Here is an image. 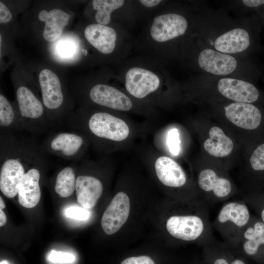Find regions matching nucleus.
<instances>
[{"mask_svg": "<svg viewBox=\"0 0 264 264\" xmlns=\"http://www.w3.org/2000/svg\"><path fill=\"white\" fill-rule=\"evenodd\" d=\"M261 219L262 220V221L264 223V208L262 210L261 212Z\"/></svg>", "mask_w": 264, "mask_h": 264, "instance_id": "36", "label": "nucleus"}, {"mask_svg": "<svg viewBox=\"0 0 264 264\" xmlns=\"http://www.w3.org/2000/svg\"><path fill=\"white\" fill-rule=\"evenodd\" d=\"M0 264H8L7 261H3L0 262Z\"/></svg>", "mask_w": 264, "mask_h": 264, "instance_id": "37", "label": "nucleus"}, {"mask_svg": "<svg viewBox=\"0 0 264 264\" xmlns=\"http://www.w3.org/2000/svg\"><path fill=\"white\" fill-rule=\"evenodd\" d=\"M198 6L170 2L148 21L134 45L166 63L178 60L197 37Z\"/></svg>", "mask_w": 264, "mask_h": 264, "instance_id": "1", "label": "nucleus"}, {"mask_svg": "<svg viewBox=\"0 0 264 264\" xmlns=\"http://www.w3.org/2000/svg\"><path fill=\"white\" fill-rule=\"evenodd\" d=\"M75 191L78 203L85 209H91L102 196L103 185L94 176L80 175L76 177Z\"/></svg>", "mask_w": 264, "mask_h": 264, "instance_id": "19", "label": "nucleus"}, {"mask_svg": "<svg viewBox=\"0 0 264 264\" xmlns=\"http://www.w3.org/2000/svg\"><path fill=\"white\" fill-rule=\"evenodd\" d=\"M202 140L203 151L217 159L228 157L234 152L235 144L232 138L217 125L209 126Z\"/></svg>", "mask_w": 264, "mask_h": 264, "instance_id": "17", "label": "nucleus"}, {"mask_svg": "<svg viewBox=\"0 0 264 264\" xmlns=\"http://www.w3.org/2000/svg\"><path fill=\"white\" fill-rule=\"evenodd\" d=\"M155 170L158 179L166 186L180 188L187 183V177L182 167L169 156L159 157L155 162Z\"/></svg>", "mask_w": 264, "mask_h": 264, "instance_id": "18", "label": "nucleus"}, {"mask_svg": "<svg viewBox=\"0 0 264 264\" xmlns=\"http://www.w3.org/2000/svg\"><path fill=\"white\" fill-rule=\"evenodd\" d=\"M133 1L137 21L147 22L170 2V1L162 0H137Z\"/></svg>", "mask_w": 264, "mask_h": 264, "instance_id": "25", "label": "nucleus"}, {"mask_svg": "<svg viewBox=\"0 0 264 264\" xmlns=\"http://www.w3.org/2000/svg\"><path fill=\"white\" fill-rule=\"evenodd\" d=\"M65 215L75 220H84L88 218L89 213L83 207L70 206L66 209Z\"/></svg>", "mask_w": 264, "mask_h": 264, "instance_id": "27", "label": "nucleus"}, {"mask_svg": "<svg viewBox=\"0 0 264 264\" xmlns=\"http://www.w3.org/2000/svg\"><path fill=\"white\" fill-rule=\"evenodd\" d=\"M167 144L170 153L177 155L180 150V140L178 130L176 128L171 129L167 133Z\"/></svg>", "mask_w": 264, "mask_h": 264, "instance_id": "26", "label": "nucleus"}, {"mask_svg": "<svg viewBox=\"0 0 264 264\" xmlns=\"http://www.w3.org/2000/svg\"><path fill=\"white\" fill-rule=\"evenodd\" d=\"M22 131L16 107L0 93V132L17 133Z\"/></svg>", "mask_w": 264, "mask_h": 264, "instance_id": "23", "label": "nucleus"}, {"mask_svg": "<svg viewBox=\"0 0 264 264\" xmlns=\"http://www.w3.org/2000/svg\"><path fill=\"white\" fill-rule=\"evenodd\" d=\"M88 142V138L81 132L60 131L48 136L40 148L46 155L76 161L81 159Z\"/></svg>", "mask_w": 264, "mask_h": 264, "instance_id": "13", "label": "nucleus"}, {"mask_svg": "<svg viewBox=\"0 0 264 264\" xmlns=\"http://www.w3.org/2000/svg\"><path fill=\"white\" fill-rule=\"evenodd\" d=\"M38 17L41 22L44 23L43 36L48 42H54L60 37L70 19L69 14L58 8L49 11L42 10L39 13Z\"/></svg>", "mask_w": 264, "mask_h": 264, "instance_id": "21", "label": "nucleus"}, {"mask_svg": "<svg viewBox=\"0 0 264 264\" xmlns=\"http://www.w3.org/2000/svg\"><path fill=\"white\" fill-rule=\"evenodd\" d=\"M204 264H247L234 247L215 240L203 246Z\"/></svg>", "mask_w": 264, "mask_h": 264, "instance_id": "20", "label": "nucleus"}, {"mask_svg": "<svg viewBox=\"0 0 264 264\" xmlns=\"http://www.w3.org/2000/svg\"><path fill=\"white\" fill-rule=\"evenodd\" d=\"M76 91L79 100L86 108L88 105L114 110L128 111L132 109L133 103L129 94L104 82H95Z\"/></svg>", "mask_w": 264, "mask_h": 264, "instance_id": "12", "label": "nucleus"}, {"mask_svg": "<svg viewBox=\"0 0 264 264\" xmlns=\"http://www.w3.org/2000/svg\"><path fill=\"white\" fill-rule=\"evenodd\" d=\"M47 160L46 154L41 150L22 177L18 195L19 202L23 207L33 208L39 203L41 196L40 180L42 169L45 167Z\"/></svg>", "mask_w": 264, "mask_h": 264, "instance_id": "15", "label": "nucleus"}, {"mask_svg": "<svg viewBox=\"0 0 264 264\" xmlns=\"http://www.w3.org/2000/svg\"><path fill=\"white\" fill-rule=\"evenodd\" d=\"M250 221V214L246 203L241 200L226 202L212 222L224 242L234 246Z\"/></svg>", "mask_w": 264, "mask_h": 264, "instance_id": "11", "label": "nucleus"}, {"mask_svg": "<svg viewBox=\"0 0 264 264\" xmlns=\"http://www.w3.org/2000/svg\"><path fill=\"white\" fill-rule=\"evenodd\" d=\"M5 207V204L4 203V201L1 198V197H0V209H2L4 208Z\"/></svg>", "mask_w": 264, "mask_h": 264, "instance_id": "35", "label": "nucleus"}, {"mask_svg": "<svg viewBox=\"0 0 264 264\" xmlns=\"http://www.w3.org/2000/svg\"><path fill=\"white\" fill-rule=\"evenodd\" d=\"M178 60L189 69L201 75L231 77L252 82L259 76L257 68L250 60L217 51L197 38Z\"/></svg>", "mask_w": 264, "mask_h": 264, "instance_id": "4", "label": "nucleus"}, {"mask_svg": "<svg viewBox=\"0 0 264 264\" xmlns=\"http://www.w3.org/2000/svg\"><path fill=\"white\" fill-rule=\"evenodd\" d=\"M253 15L256 17L261 27L264 24V6H263L258 12Z\"/></svg>", "mask_w": 264, "mask_h": 264, "instance_id": "33", "label": "nucleus"}, {"mask_svg": "<svg viewBox=\"0 0 264 264\" xmlns=\"http://www.w3.org/2000/svg\"><path fill=\"white\" fill-rule=\"evenodd\" d=\"M208 205L203 201L192 213L170 216L166 223L168 233L177 240L197 242L202 246L214 241Z\"/></svg>", "mask_w": 264, "mask_h": 264, "instance_id": "8", "label": "nucleus"}, {"mask_svg": "<svg viewBox=\"0 0 264 264\" xmlns=\"http://www.w3.org/2000/svg\"><path fill=\"white\" fill-rule=\"evenodd\" d=\"M12 19V15L9 8L1 1L0 2V23L5 24Z\"/></svg>", "mask_w": 264, "mask_h": 264, "instance_id": "31", "label": "nucleus"}, {"mask_svg": "<svg viewBox=\"0 0 264 264\" xmlns=\"http://www.w3.org/2000/svg\"><path fill=\"white\" fill-rule=\"evenodd\" d=\"M16 107L23 131L37 135L53 127L43 102L30 88L19 86L16 88Z\"/></svg>", "mask_w": 264, "mask_h": 264, "instance_id": "9", "label": "nucleus"}, {"mask_svg": "<svg viewBox=\"0 0 264 264\" xmlns=\"http://www.w3.org/2000/svg\"><path fill=\"white\" fill-rule=\"evenodd\" d=\"M84 35L88 44L99 54L118 64L129 58L134 45L129 30L117 24H88Z\"/></svg>", "mask_w": 264, "mask_h": 264, "instance_id": "7", "label": "nucleus"}, {"mask_svg": "<svg viewBox=\"0 0 264 264\" xmlns=\"http://www.w3.org/2000/svg\"><path fill=\"white\" fill-rule=\"evenodd\" d=\"M211 112L228 129L242 135L244 146L264 138V107L257 104L220 101H204Z\"/></svg>", "mask_w": 264, "mask_h": 264, "instance_id": "5", "label": "nucleus"}, {"mask_svg": "<svg viewBox=\"0 0 264 264\" xmlns=\"http://www.w3.org/2000/svg\"><path fill=\"white\" fill-rule=\"evenodd\" d=\"M226 168L213 165L202 166L198 171L197 184L200 198L207 204L223 202L238 191Z\"/></svg>", "mask_w": 264, "mask_h": 264, "instance_id": "10", "label": "nucleus"}, {"mask_svg": "<svg viewBox=\"0 0 264 264\" xmlns=\"http://www.w3.org/2000/svg\"><path fill=\"white\" fill-rule=\"evenodd\" d=\"M59 51L60 54L63 56L70 55L73 52L72 45L67 43L64 44L60 46Z\"/></svg>", "mask_w": 264, "mask_h": 264, "instance_id": "32", "label": "nucleus"}, {"mask_svg": "<svg viewBox=\"0 0 264 264\" xmlns=\"http://www.w3.org/2000/svg\"><path fill=\"white\" fill-rule=\"evenodd\" d=\"M76 171L73 166H66L57 173L55 183V192L62 198H67L75 191Z\"/></svg>", "mask_w": 264, "mask_h": 264, "instance_id": "24", "label": "nucleus"}, {"mask_svg": "<svg viewBox=\"0 0 264 264\" xmlns=\"http://www.w3.org/2000/svg\"><path fill=\"white\" fill-rule=\"evenodd\" d=\"M6 222V217L4 212L0 209V226H3Z\"/></svg>", "mask_w": 264, "mask_h": 264, "instance_id": "34", "label": "nucleus"}, {"mask_svg": "<svg viewBox=\"0 0 264 264\" xmlns=\"http://www.w3.org/2000/svg\"><path fill=\"white\" fill-rule=\"evenodd\" d=\"M198 100L249 103L264 107V94L253 82L231 77L199 75L189 82Z\"/></svg>", "mask_w": 264, "mask_h": 264, "instance_id": "6", "label": "nucleus"}, {"mask_svg": "<svg viewBox=\"0 0 264 264\" xmlns=\"http://www.w3.org/2000/svg\"><path fill=\"white\" fill-rule=\"evenodd\" d=\"M91 6L94 11V23L117 24L130 30L137 21L133 0H93Z\"/></svg>", "mask_w": 264, "mask_h": 264, "instance_id": "14", "label": "nucleus"}, {"mask_svg": "<svg viewBox=\"0 0 264 264\" xmlns=\"http://www.w3.org/2000/svg\"><path fill=\"white\" fill-rule=\"evenodd\" d=\"M119 264H157L155 260L148 255H139L127 257Z\"/></svg>", "mask_w": 264, "mask_h": 264, "instance_id": "28", "label": "nucleus"}, {"mask_svg": "<svg viewBox=\"0 0 264 264\" xmlns=\"http://www.w3.org/2000/svg\"><path fill=\"white\" fill-rule=\"evenodd\" d=\"M237 3L245 12L252 14L256 13L264 6V0H242L237 1Z\"/></svg>", "mask_w": 264, "mask_h": 264, "instance_id": "29", "label": "nucleus"}, {"mask_svg": "<svg viewBox=\"0 0 264 264\" xmlns=\"http://www.w3.org/2000/svg\"><path fill=\"white\" fill-rule=\"evenodd\" d=\"M130 211L128 196L123 192L117 193L102 216L101 225L108 235L117 232L128 220Z\"/></svg>", "mask_w": 264, "mask_h": 264, "instance_id": "16", "label": "nucleus"}, {"mask_svg": "<svg viewBox=\"0 0 264 264\" xmlns=\"http://www.w3.org/2000/svg\"><path fill=\"white\" fill-rule=\"evenodd\" d=\"M245 169L249 178L264 180V138L246 146Z\"/></svg>", "mask_w": 264, "mask_h": 264, "instance_id": "22", "label": "nucleus"}, {"mask_svg": "<svg viewBox=\"0 0 264 264\" xmlns=\"http://www.w3.org/2000/svg\"><path fill=\"white\" fill-rule=\"evenodd\" d=\"M48 259L53 263H70L74 261L75 257L71 253L52 250L49 255Z\"/></svg>", "mask_w": 264, "mask_h": 264, "instance_id": "30", "label": "nucleus"}, {"mask_svg": "<svg viewBox=\"0 0 264 264\" xmlns=\"http://www.w3.org/2000/svg\"><path fill=\"white\" fill-rule=\"evenodd\" d=\"M167 63L156 58L140 55L128 58L117 64L115 75L130 96L143 100L160 93L175 89L177 84L165 66Z\"/></svg>", "mask_w": 264, "mask_h": 264, "instance_id": "3", "label": "nucleus"}, {"mask_svg": "<svg viewBox=\"0 0 264 264\" xmlns=\"http://www.w3.org/2000/svg\"><path fill=\"white\" fill-rule=\"evenodd\" d=\"M261 27L253 15L234 19L198 6L197 38L221 53L240 56L259 51Z\"/></svg>", "mask_w": 264, "mask_h": 264, "instance_id": "2", "label": "nucleus"}]
</instances>
